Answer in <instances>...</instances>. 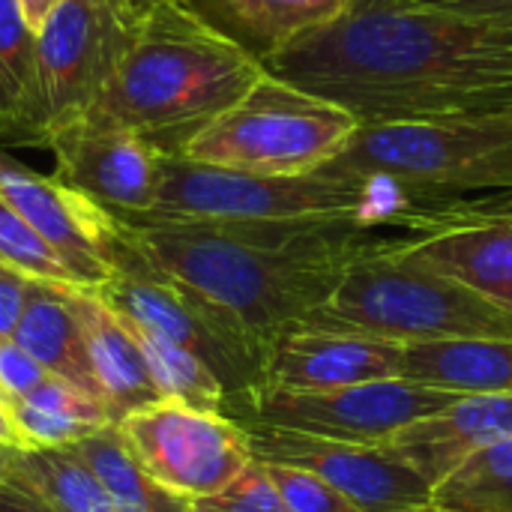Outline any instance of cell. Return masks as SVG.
Listing matches in <instances>:
<instances>
[{"label":"cell","instance_id":"obj_24","mask_svg":"<svg viewBox=\"0 0 512 512\" xmlns=\"http://www.w3.org/2000/svg\"><path fill=\"white\" fill-rule=\"evenodd\" d=\"M75 450L93 468L117 512H192L186 498L162 489L138 465L117 426H105L102 432L78 441Z\"/></svg>","mask_w":512,"mask_h":512},{"label":"cell","instance_id":"obj_40","mask_svg":"<svg viewBox=\"0 0 512 512\" xmlns=\"http://www.w3.org/2000/svg\"><path fill=\"white\" fill-rule=\"evenodd\" d=\"M0 402H3V399H0Z\"/></svg>","mask_w":512,"mask_h":512},{"label":"cell","instance_id":"obj_1","mask_svg":"<svg viewBox=\"0 0 512 512\" xmlns=\"http://www.w3.org/2000/svg\"><path fill=\"white\" fill-rule=\"evenodd\" d=\"M261 63L360 123L512 117V27L423 0H351Z\"/></svg>","mask_w":512,"mask_h":512},{"label":"cell","instance_id":"obj_23","mask_svg":"<svg viewBox=\"0 0 512 512\" xmlns=\"http://www.w3.org/2000/svg\"><path fill=\"white\" fill-rule=\"evenodd\" d=\"M246 48L261 60L306 30L330 24L351 0H213Z\"/></svg>","mask_w":512,"mask_h":512},{"label":"cell","instance_id":"obj_17","mask_svg":"<svg viewBox=\"0 0 512 512\" xmlns=\"http://www.w3.org/2000/svg\"><path fill=\"white\" fill-rule=\"evenodd\" d=\"M81 321L96 393L111 420L120 423L126 414L162 402L129 321L99 291H81Z\"/></svg>","mask_w":512,"mask_h":512},{"label":"cell","instance_id":"obj_29","mask_svg":"<svg viewBox=\"0 0 512 512\" xmlns=\"http://www.w3.org/2000/svg\"><path fill=\"white\" fill-rule=\"evenodd\" d=\"M267 471L282 495L285 512H360L345 495H339L333 486L309 471L285 465H267Z\"/></svg>","mask_w":512,"mask_h":512},{"label":"cell","instance_id":"obj_5","mask_svg":"<svg viewBox=\"0 0 512 512\" xmlns=\"http://www.w3.org/2000/svg\"><path fill=\"white\" fill-rule=\"evenodd\" d=\"M318 171L384 180L420 198L459 201L512 192V117L444 123H360Z\"/></svg>","mask_w":512,"mask_h":512},{"label":"cell","instance_id":"obj_25","mask_svg":"<svg viewBox=\"0 0 512 512\" xmlns=\"http://www.w3.org/2000/svg\"><path fill=\"white\" fill-rule=\"evenodd\" d=\"M129 327H132V333H135V339H138V345H141V351L147 357L153 384H156L162 399L183 402V405L198 408V411L222 414L225 387L201 357H195L192 351L168 342L165 336H159V333H153V330H147V327H141L135 321H129Z\"/></svg>","mask_w":512,"mask_h":512},{"label":"cell","instance_id":"obj_12","mask_svg":"<svg viewBox=\"0 0 512 512\" xmlns=\"http://www.w3.org/2000/svg\"><path fill=\"white\" fill-rule=\"evenodd\" d=\"M0 198L66 261L81 288L99 291L120 252V222L90 198L45 177L0 147Z\"/></svg>","mask_w":512,"mask_h":512},{"label":"cell","instance_id":"obj_22","mask_svg":"<svg viewBox=\"0 0 512 512\" xmlns=\"http://www.w3.org/2000/svg\"><path fill=\"white\" fill-rule=\"evenodd\" d=\"M6 477L33 489L60 512H117L105 486L75 447L12 450Z\"/></svg>","mask_w":512,"mask_h":512},{"label":"cell","instance_id":"obj_36","mask_svg":"<svg viewBox=\"0 0 512 512\" xmlns=\"http://www.w3.org/2000/svg\"><path fill=\"white\" fill-rule=\"evenodd\" d=\"M9 456H12V450L0 444V477H6V468H9Z\"/></svg>","mask_w":512,"mask_h":512},{"label":"cell","instance_id":"obj_7","mask_svg":"<svg viewBox=\"0 0 512 512\" xmlns=\"http://www.w3.org/2000/svg\"><path fill=\"white\" fill-rule=\"evenodd\" d=\"M459 396L405 378H387L324 393L249 390L222 405L237 426H267L324 441L384 447L405 426L450 408Z\"/></svg>","mask_w":512,"mask_h":512},{"label":"cell","instance_id":"obj_3","mask_svg":"<svg viewBox=\"0 0 512 512\" xmlns=\"http://www.w3.org/2000/svg\"><path fill=\"white\" fill-rule=\"evenodd\" d=\"M264 75L261 57L198 6L156 3L81 120L141 132L174 153Z\"/></svg>","mask_w":512,"mask_h":512},{"label":"cell","instance_id":"obj_13","mask_svg":"<svg viewBox=\"0 0 512 512\" xmlns=\"http://www.w3.org/2000/svg\"><path fill=\"white\" fill-rule=\"evenodd\" d=\"M54 177L114 216H144L153 207L162 150L141 132L72 123L48 138Z\"/></svg>","mask_w":512,"mask_h":512},{"label":"cell","instance_id":"obj_8","mask_svg":"<svg viewBox=\"0 0 512 512\" xmlns=\"http://www.w3.org/2000/svg\"><path fill=\"white\" fill-rule=\"evenodd\" d=\"M150 6L156 3L63 0L42 24L36 45L48 108V138L90 111Z\"/></svg>","mask_w":512,"mask_h":512},{"label":"cell","instance_id":"obj_31","mask_svg":"<svg viewBox=\"0 0 512 512\" xmlns=\"http://www.w3.org/2000/svg\"><path fill=\"white\" fill-rule=\"evenodd\" d=\"M33 282L36 279H27V276L15 273L12 267L0 264V342L12 339V330L27 306Z\"/></svg>","mask_w":512,"mask_h":512},{"label":"cell","instance_id":"obj_21","mask_svg":"<svg viewBox=\"0 0 512 512\" xmlns=\"http://www.w3.org/2000/svg\"><path fill=\"white\" fill-rule=\"evenodd\" d=\"M9 408L27 447H75L105 426H114L96 393L57 375H48L36 390L15 399Z\"/></svg>","mask_w":512,"mask_h":512},{"label":"cell","instance_id":"obj_27","mask_svg":"<svg viewBox=\"0 0 512 512\" xmlns=\"http://www.w3.org/2000/svg\"><path fill=\"white\" fill-rule=\"evenodd\" d=\"M0 264L36 282L78 285L66 261L51 249V243H45L3 198H0Z\"/></svg>","mask_w":512,"mask_h":512},{"label":"cell","instance_id":"obj_32","mask_svg":"<svg viewBox=\"0 0 512 512\" xmlns=\"http://www.w3.org/2000/svg\"><path fill=\"white\" fill-rule=\"evenodd\" d=\"M423 3L456 12V15H465V18L512 27V0H423Z\"/></svg>","mask_w":512,"mask_h":512},{"label":"cell","instance_id":"obj_30","mask_svg":"<svg viewBox=\"0 0 512 512\" xmlns=\"http://www.w3.org/2000/svg\"><path fill=\"white\" fill-rule=\"evenodd\" d=\"M45 378L48 372L21 345H15L12 339L0 342V399L6 405L36 390Z\"/></svg>","mask_w":512,"mask_h":512},{"label":"cell","instance_id":"obj_2","mask_svg":"<svg viewBox=\"0 0 512 512\" xmlns=\"http://www.w3.org/2000/svg\"><path fill=\"white\" fill-rule=\"evenodd\" d=\"M123 240L192 294L261 366L273 345L324 306L348 267L399 237L360 219L174 222L117 216Z\"/></svg>","mask_w":512,"mask_h":512},{"label":"cell","instance_id":"obj_9","mask_svg":"<svg viewBox=\"0 0 512 512\" xmlns=\"http://www.w3.org/2000/svg\"><path fill=\"white\" fill-rule=\"evenodd\" d=\"M138 465L171 495L195 501L216 495L255 459L246 432L210 411L162 399L114 423Z\"/></svg>","mask_w":512,"mask_h":512},{"label":"cell","instance_id":"obj_18","mask_svg":"<svg viewBox=\"0 0 512 512\" xmlns=\"http://www.w3.org/2000/svg\"><path fill=\"white\" fill-rule=\"evenodd\" d=\"M81 291L84 288L78 285L33 282L27 306L12 330V342L21 345L48 375H57L96 393L84 345Z\"/></svg>","mask_w":512,"mask_h":512},{"label":"cell","instance_id":"obj_28","mask_svg":"<svg viewBox=\"0 0 512 512\" xmlns=\"http://www.w3.org/2000/svg\"><path fill=\"white\" fill-rule=\"evenodd\" d=\"M192 512H285L282 495L267 471V465L252 462L237 480L207 498L189 501Z\"/></svg>","mask_w":512,"mask_h":512},{"label":"cell","instance_id":"obj_11","mask_svg":"<svg viewBox=\"0 0 512 512\" xmlns=\"http://www.w3.org/2000/svg\"><path fill=\"white\" fill-rule=\"evenodd\" d=\"M255 462L321 477L360 512H405L432 504V486L387 447L324 441L300 432L240 426Z\"/></svg>","mask_w":512,"mask_h":512},{"label":"cell","instance_id":"obj_16","mask_svg":"<svg viewBox=\"0 0 512 512\" xmlns=\"http://www.w3.org/2000/svg\"><path fill=\"white\" fill-rule=\"evenodd\" d=\"M512 435V396H459L450 408L396 432L384 447L432 489L480 450Z\"/></svg>","mask_w":512,"mask_h":512},{"label":"cell","instance_id":"obj_6","mask_svg":"<svg viewBox=\"0 0 512 512\" xmlns=\"http://www.w3.org/2000/svg\"><path fill=\"white\" fill-rule=\"evenodd\" d=\"M357 126L360 120L342 105L267 72L174 153L219 168L294 177L336 159Z\"/></svg>","mask_w":512,"mask_h":512},{"label":"cell","instance_id":"obj_34","mask_svg":"<svg viewBox=\"0 0 512 512\" xmlns=\"http://www.w3.org/2000/svg\"><path fill=\"white\" fill-rule=\"evenodd\" d=\"M18 3V9H21V15H24V21L30 24V30H42V24L54 15V9L63 3V0H15Z\"/></svg>","mask_w":512,"mask_h":512},{"label":"cell","instance_id":"obj_39","mask_svg":"<svg viewBox=\"0 0 512 512\" xmlns=\"http://www.w3.org/2000/svg\"><path fill=\"white\" fill-rule=\"evenodd\" d=\"M510 207H512V195H510Z\"/></svg>","mask_w":512,"mask_h":512},{"label":"cell","instance_id":"obj_10","mask_svg":"<svg viewBox=\"0 0 512 512\" xmlns=\"http://www.w3.org/2000/svg\"><path fill=\"white\" fill-rule=\"evenodd\" d=\"M99 294L129 321L165 336L168 342L201 357L225 387V399L243 396L261 387V360L237 345L216 318L180 285L156 273L120 234V252L114 276L99 288Z\"/></svg>","mask_w":512,"mask_h":512},{"label":"cell","instance_id":"obj_15","mask_svg":"<svg viewBox=\"0 0 512 512\" xmlns=\"http://www.w3.org/2000/svg\"><path fill=\"white\" fill-rule=\"evenodd\" d=\"M402 354L405 345L399 342L297 327L273 345L261 375V390L324 393L402 378Z\"/></svg>","mask_w":512,"mask_h":512},{"label":"cell","instance_id":"obj_19","mask_svg":"<svg viewBox=\"0 0 512 512\" xmlns=\"http://www.w3.org/2000/svg\"><path fill=\"white\" fill-rule=\"evenodd\" d=\"M0 141L48 144L36 30H30L15 0H0Z\"/></svg>","mask_w":512,"mask_h":512},{"label":"cell","instance_id":"obj_4","mask_svg":"<svg viewBox=\"0 0 512 512\" xmlns=\"http://www.w3.org/2000/svg\"><path fill=\"white\" fill-rule=\"evenodd\" d=\"M402 237L357 258L333 297L297 327L360 333L399 345L512 339V309L414 258L402 249Z\"/></svg>","mask_w":512,"mask_h":512},{"label":"cell","instance_id":"obj_14","mask_svg":"<svg viewBox=\"0 0 512 512\" xmlns=\"http://www.w3.org/2000/svg\"><path fill=\"white\" fill-rule=\"evenodd\" d=\"M510 195L465 198L426 231L402 237V249L512 309Z\"/></svg>","mask_w":512,"mask_h":512},{"label":"cell","instance_id":"obj_33","mask_svg":"<svg viewBox=\"0 0 512 512\" xmlns=\"http://www.w3.org/2000/svg\"><path fill=\"white\" fill-rule=\"evenodd\" d=\"M0 512H60L54 510L42 495H36L33 489L0 477Z\"/></svg>","mask_w":512,"mask_h":512},{"label":"cell","instance_id":"obj_35","mask_svg":"<svg viewBox=\"0 0 512 512\" xmlns=\"http://www.w3.org/2000/svg\"><path fill=\"white\" fill-rule=\"evenodd\" d=\"M0 444L9 447V450H27V441L18 432L15 417H12V408L6 402H0Z\"/></svg>","mask_w":512,"mask_h":512},{"label":"cell","instance_id":"obj_38","mask_svg":"<svg viewBox=\"0 0 512 512\" xmlns=\"http://www.w3.org/2000/svg\"><path fill=\"white\" fill-rule=\"evenodd\" d=\"M147 3H180V6H195V0H147Z\"/></svg>","mask_w":512,"mask_h":512},{"label":"cell","instance_id":"obj_20","mask_svg":"<svg viewBox=\"0 0 512 512\" xmlns=\"http://www.w3.org/2000/svg\"><path fill=\"white\" fill-rule=\"evenodd\" d=\"M402 378L456 396H512V339L405 345Z\"/></svg>","mask_w":512,"mask_h":512},{"label":"cell","instance_id":"obj_37","mask_svg":"<svg viewBox=\"0 0 512 512\" xmlns=\"http://www.w3.org/2000/svg\"><path fill=\"white\" fill-rule=\"evenodd\" d=\"M405 512H450V510H444V507H438V504L432 501V504H423V507H414V510H405Z\"/></svg>","mask_w":512,"mask_h":512},{"label":"cell","instance_id":"obj_26","mask_svg":"<svg viewBox=\"0 0 512 512\" xmlns=\"http://www.w3.org/2000/svg\"><path fill=\"white\" fill-rule=\"evenodd\" d=\"M432 501L450 512H512V435L438 483Z\"/></svg>","mask_w":512,"mask_h":512}]
</instances>
